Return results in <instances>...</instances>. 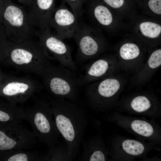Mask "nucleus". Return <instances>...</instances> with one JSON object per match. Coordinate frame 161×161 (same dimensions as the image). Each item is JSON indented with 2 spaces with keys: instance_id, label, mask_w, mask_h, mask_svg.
Returning <instances> with one entry per match:
<instances>
[{
  "instance_id": "nucleus-25",
  "label": "nucleus",
  "mask_w": 161,
  "mask_h": 161,
  "mask_svg": "<svg viewBox=\"0 0 161 161\" xmlns=\"http://www.w3.org/2000/svg\"></svg>"
},
{
  "instance_id": "nucleus-13",
  "label": "nucleus",
  "mask_w": 161,
  "mask_h": 161,
  "mask_svg": "<svg viewBox=\"0 0 161 161\" xmlns=\"http://www.w3.org/2000/svg\"><path fill=\"white\" fill-rule=\"evenodd\" d=\"M140 27L142 34L150 38H156L161 33V26L154 22H143L140 24Z\"/></svg>"
},
{
  "instance_id": "nucleus-8",
  "label": "nucleus",
  "mask_w": 161,
  "mask_h": 161,
  "mask_svg": "<svg viewBox=\"0 0 161 161\" xmlns=\"http://www.w3.org/2000/svg\"><path fill=\"white\" fill-rule=\"evenodd\" d=\"M55 0H32L28 11L38 30H50L49 21Z\"/></svg>"
},
{
  "instance_id": "nucleus-20",
  "label": "nucleus",
  "mask_w": 161,
  "mask_h": 161,
  "mask_svg": "<svg viewBox=\"0 0 161 161\" xmlns=\"http://www.w3.org/2000/svg\"><path fill=\"white\" fill-rule=\"evenodd\" d=\"M29 155L24 153H18L13 154L7 159L8 161H27L30 159Z\"/></svg>"
},
{
  "instance_id": "nucleus-21",
  "label": "nucleus",
  "mask_w": 161,
  "mask_h": 161,
  "mask_svg": "<svg viewBox=\"0 0 161 161\" xmlns=\"http://www.w3.org/2000/svg\"><path fill=\"white\" fill-rule=\"evenodd\" d=\"M13 119L16 121L18 118L9 114L8 113L0 109V121L7 122Z\"/></svg>"
},
{
  "instance_id": "nucleus-16",
  "label": "nucleus",
  "mask_w": 161,
  "mask_h": 161,
  "mask_svg": "<svg viewBox=\"0 0 161 161\" xmlns=\"http://www.w3.org/2000/svg\"><path fill=\"white\" fill-rule=\"evenodd\" d=\"M131 106L135 111L142 112L149 109L151 103L149 100L145 97L139 96L133 99L131 103Z\"/></svg>"
},
{
  "instance_id": "nucleus-5",
  "label": "nucleus",
  "mask_w": 161,
  "mask_h": 161,
  "mask_svg": "<svg viewBox=\"0 0 161 161\" xmlns=\"http://www.w3.org/2000/svg\"><path fill=\"white\" fill-rule=\"evenodd\" d=\"M38 88L35 82L27 77L10 76L0 86V95L9 99L11 103H22Z\"/></svg>"
},
{
  "instance_id": "nucleus-24",
  "label": "nucleus",
  "mask_w": 161,
  "mask_h": 161,
  "mask_svg": "<svg viewBox=\"0 0 161 161\" xmlns=\"http://www.w3.org/2000/svg\"><path fill=\"white\" fill-rule=\"evenodd\" d=\"M19 2L24 5L29 6L31 4L32 0H17Z\"/></svg>"
},
{
  "instance_id": "nucleus-7",
  "label": "nucleus",
  "mask_w": 161,
  "mask_h": 161,
  "mask_svg": "<svg viewBox=\"0 0 161 161\" xmlns=\"http://www.w3.org/2000/svg\"><path fill=\"white\" fill-rule=\"evenodd\" d=\"M94 32L88 23L83 22L79 19L78 27L73 37L78 47L76 56L77 63L88 61L98 52L99 45Z\"/></svg>"
},
{
  "instance_id": "nucleus-2",
  "label": "nucleus",
  "mask_w": 161,
  "mask_h": 161,
  "mask_svg": "<svg viewBox=\"0 0 161 161\" xmlns=\"http://www.w3.org/2000/svg\"><path fill=\"white\" fill-rule=\"evenodd\" d=\"M3 16L12 41L28 40L36 36L37 30L28 12L23 6L8 0Z\"/></svg>"
},
{
  "instance_id": "nucleus-15",
  "label": "nucleus",
  "mask_w": 161,
  "mask_h": 161,
  "mask_svg": "<svg viewBox=\"0 0 161 161\" xmlns=\"http://www.w3.org/2000/svg\"><path fill=\"white\" fill-rule=\"evenodd\" d=\"M120 55L124 59L129 60L137 57L140 53L138 47L132 43H126L123 44L120 48Z\"/></svg>"
},
{
  "instance_id": "nucleus-23",
  "label": "nucleus",
  "mask_w": 161,
  "mask_h": 161,
  "mask_svg": "<svg viewBox=\"0 0 161 161\" xmlns=\"http://www.w3.org/2000/svg\"><path fill=\"white\" fill-rule=\"evenodd\" d=\"M10 76L3 72L0 70V86Z\"/></svg>"
},
{
  "instance_id": "nucleus-14",
  "label": "nucleus",
  "mask_w": 161,
  "mask_h": 161,
  "mask_svg": "<svg viewBox=\"0 0 161 161\" xmlns=\"http://www.w3.org/2000/svg\"><path fill=\"white\" fill-rule=\"evenodd\" d=\"M122 145L126 153L133 155L141 154L144 150V146L141 143L134 140H126L123 142Z\"/></svg>"
},
{
  "instance_id": "nucleus-11",
  "label": "nucleus",
  "mask_w": 161,
  "mask_h": 161,
  "mask_svg": "<svg viewBox=\"0 0 161 161\" xmlns=\"http://www.w3.org/2000/svg\"><path fill=\"white\" fill-rule=\"evenodd\" d=\"M120 84L118 80L109 78L101 81L98 85L97 90L99 94L105 97L113 95L118 90Z\"/></svg>"
},
{
  "instance_id": "nucleus-4",
  "label": "nucleus",
  "mask_w": 161,
  "mask_h": 161,
  "mask_svg": "<svg viewBox=\"0 0 161 161\" xmlns=\"http://www.w3.org/2000/svg\"><path fill=\"white\" fill-rule=\"evenodd\" d=\"M36 36L44 52L49 59L55 60L60 64L74 73L77 72L76 64L73 60L70 47L50 30H38Z\"/></svg>"
},
{
  "instance_id": "nucleus-9",
  "label": "nucleus",
  "mask_w": 161,
  "mask_h": 161,
  "mask_svg": "<svg viewBox=\"0 0 161 161\" xmlns=\"http://www.w3.org/2000/svg\"><path fill=\"white\" fill-rule=\"evenodd\" d=\"M33 136L26 131L10 137L0 131V150H14L30 145L33 143Z\"/></svg>"
},
{
  "instance_id": "nucleus-3",
  "label": "nucleus",
  "mask_w": 161,
  "mask_h": 161,
  "mask_svg": "<svg viewBox=\"0 0 161 161\" xmlns=\"http://www.w3.org/2000/svg\"><path fill=\"white\" fill-rule=\"evenodd\" d=\"M38 75L46 88L56 95H68L81 86L76 73L61 64L55 66L49 63Z\"/></svg>"
},
{
  "instance_id": "nucleus-1",
  "label": "nucleus",
  "mask_w": 161,
  "mask_h": 161,
  "mask_svg": "<svg viewBox=\"0 0 161 161\" xmlns=\"http://www.w3.org/2000/svg\"><path fill=\"white\" fill-rule=\"evenodd\" d=\"M49 60L39 42L31 39L8 43L3 62L18 70L38 75Z\"/></svg>"
},
{
  "instance_id": "nucleus-12",
  "label": "nucleus",
  "mask_w": 161,
  "mask_h": 161,
  "mask_svg": "<svg viewBox=\"0 0 161 161\" xmlns=\"http://www.w3.org/2000/svg\"><path fill=\"white\" fill-rule=\"evenodd\" d=\"M132 129L135 132L142 136L148 137L151 136L154 132L151 125L146 121L135 120L131 123Z\"/></svg>"
},
{
  "instance_id": "nucleus-22",
  "label": "nucleus",
  "mask_w": 161,
  "mask_h": 161,
  "mask_svg": "<svg viewBox=\"0 0 161 161\" xmlns=\"http://www.w3.org/2000/svg\"><path fill=\"white\" fill-rule=\"evenodd\" d=\"M104 156L101 151H97L94 152L90 159V161H104Z\"/></svg>"
},
{
  "instance_id": "nucleus-17",
  "label": "nucleus",
  "mask_w": 161,
  "mask_h": 161,
  "mask_svg": "<svg viewBox=\"0 0 161 161\" xmlns=\"http://www.w3.org/2000/svg\"><path fill=\"white\" fill-rule=\"evenodd\" d=\"M86 0H63L71 8L72 11L79 19L83 14V7Z\"/></svg>"
},
{
  "instance_id": "nucleus-19",
  "label": "nucleus",
  "mask_w": 161,
  "mask_h": 161,
  "mask_svg": "<svg viewBox=\"0 0 161 161\" xmlns=\"http://www.w3.org/2000/svg\"><path fill=\"white\" fill-rule=\"evenodd\" d=\"M148 4L149 8L154 13L161 14V0H149Z\"/></svg>"
},
{
  "instance_id": "nucleus-18",
  "label": "nucleus",
  "mask_w": 161,
  "mask_h": 161,
  "mask_svg": "<svg viewBox=\"0 0 161 161\" xmlns=\"http://www.w3.org/2000/svg\"><path fill=\"white\" fill-rule=\"evenodd\" d=\"M149 66L154 69L161 64V49H159L153 52L150 56L148 61Z\"/></svg>"
},
{
  "instance_id": "nucleus-6",
  "label": "nucleus",
  "mask_w": 161,
  "mask_h": 161,
  "mask_svg": "<svg viewBox=\"0 0 161 161\" xmlns=\"http://www.w3.org/2000/svg\"><path fill=\"white\" fill-rule=\"evenodd\" d=\"M79 19L62 1L60 5L54 9L50 18L49 26L50 28L54 29L55 35L63 40L73 37Z\"/></svg>"
},
{
  "instance_id": "nucleus-10",
  "label": "nucleus",
  "mask_w": 161,
  "mask_h": 161,
  "mask_svg": "<svg viewBox=\"0 0 161 161\" xmlns=\"http://www.w3.org/2000/svg\"><path fill=\"white\" fill-rule=\"evenodd\" d=\"M55 120L57 128L64 138L68 141H72L75 137V132L70 120L61 114L57 116Z\"/></svg>"
}]
</instances>
